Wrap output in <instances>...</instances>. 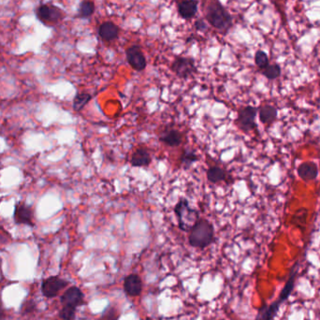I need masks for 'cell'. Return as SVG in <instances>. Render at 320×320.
Returning a JSON list of instances; mask_svg holds the SVG:
<instances>
[{"mask_svg":"<svg viewBox=\"0 0 320 320\" xmlns=\"http://www.w3.org/2000/svg\"><path fill=\"white\" fill-rule=\"evenodd\" d=\"M201 10L207 23L222 34H227L233 25V19L220 0H202Z\"/></svg>","mask_w":320,"mask_h":320,"instance_id":"6da1fadb","label":"cell"},{"mask_svg":"<svg viewBox=\"0 0 320 320\" xmlns=\"http://www.w3.org/2000/svg\"><path fill=\"white\" fill-rule=\"evenodd\" d=\"M215 239V228L205 218H200L189 231V245L194 248L204 249L211 246Z\"/></svg>","mask_w":320,"mask_h":320,"instance_id":"7a4b0ae2","label":"cell"},{"mask_svg":"<svg viewBox=\"0 0 320 320\" xmlns=\"http://www.w3.org/2000/svg\"><path fill=\"white\" fill-rule=\"evenodd\" d=\"M173 211L177 218L179 229L184 232H189L200 219V212L190 206L186 199L179 200Z\"/></svg>","mask_w":320,"mask_h":320,"instance_id":"3957f363","label":"cell"},{"mask_svg":"<svg viewBox=\"0 0 320 320\" xmlns=\"http://www.w3.org/2000/svg\"><path fill=\"white\" fill-rule=\"evenodd\" d=\"M36 13H37V17L40 22L48 26L58 24L65 17V12L60 8L55 5H48V4L40 5L37 9Z\"/></svg>","mask_w":320,"mask_h":320,"instance_id":"277c9868","label":"cell"},{"mask_svg":"<svg viewBox=\"0 0 320 320\" xmlns=\"http://www.w3.org/2000/svg\"><path fill=\"white\" fill-rule=\"evenodd\" d=\"M258 110L254 106H245L238 111V116L235 120L236 125L239 126L242 131L249 132L257 128L256 117Z\"/></svg>","mask_w":320,"mask_h":320,"instance_id":"5b68a950","label":"cell"},{"mask_svg":"<svg viewBox=\"0 0 320 320\" xmlns=\"http://www.w3.org/2000/svg\"><path fill=\"white\" fill-rule=\"evenodd\" d=\"M173 73L181 79H189L198 71L193 58L186 57H177L172 64Z\"/></svg>","mask_w":320,"mask_h":320,"instance_id":"8992f818","label":"cell"},{"mask_svg":"<svg viewBox=\"0 0 320 320\" xmlns=\"http://www.w3.org/2000/svg\"><path fill=\"white\" fill-rule=\"evenodd\" d=\"M69 285V281L65 280L59 276H50L42 282L41 293L44 297L52 299L57 297L60 291Z\"/></svg>","mask_w":320,"mask_h":320,"instance_id":"52a82bcc","label":"cell"},{"mask_svg":"<svg viewBox=\"0 0 320 320\" xmlns=\"http://www.w3.org/2000/svg\"><path fill=\"white\" fill-rule=\"evenodd\" d=\"M60 302L62 306H68L71 308L77 309L85 305V294L78 286H70L61 296Z\"/></svg>","mask_w":320,"mask_h":320,"instance_id":"ba28073f","label":"cell"},{"mask_svg":"<svg viewBox=\"0 0 320 320\" xmlns=\"http://www.w3.org/2000/svg\"><path fill=\"white\" fill-rule=\"evenodd\" d=\"M127 63L132 69L136 71H143L146 69L147 61L143 51L138 45H132L128 47L126 51Z\"/></svg>","mask_w":320,"mask_h":320,"instance_id":"9c48e42d","label":"cell"},{"mask_svg":"<svg viewBox=\"0 0 320 320\" xmlns=\"http://www.w3.org/2000/svg\"><path fill=\"white\" fill-rule=\"evenodd\" d=\"M13 218L15 223L20 225L34 226V214L30 206L25 204L23 201H19L15 205Z\"/></svg>","mask_w":320,"mask_h":320,"instance_id":"30bf717a","label":"cell"},{"mask_svg":"<svg viewBox=\"0 0 320 320\" xmlns=\"http://www.w3.org/2000/svg\"><path fill=\"white\" fill-rule=\"evenodd\" d=\"M183 133L174 127H168L162 129L158 134V140L170 147H176L183 143Z\"/></svg>","mask_w":320,"mask_h":320,"instance_id":"8fae6325","label":"cell"},{"mask_svg":"<svg viewBox=\"0 0 320 320\" xmlns=\"http://www.w3.org/2000/svg\"><path fill=\"white\" fill-rule=\"evenodd\" d=\"M124 291L128 297H138L143 291V280L136 274L126 275L124 279Z\"/></svg>","mask_w":320,"mask_h":320,"instance_id":"7c38bea8","label":"cell"},{"mask_svg":"<svg viewBox=\"0 0 320 320\" xmlns=\"http://www.w3.org/2000/svg\"><path fill=\"white\" fill-rule=\"evenodd\" d=\"M152 162V156L148 150L143 147L136 149L130 157V165L134 168H145Z\"/></svg>","mask_w":320,"mask_h":320,"instance_id":"4fadbf2b","label":"cell"},{"mask_svg":"<svg viewBox=\"0 0 320 320\" xmlns=\"http://www.w3.org/2000/svg\"><path fill=\"white\" fill-rule=\"evenodd\" d=\"M120 29L115 23L108 21L101 23L98 28V36L104 41H113L116 40L119 36Z\"/></svg>","mask_w":320,"mask_h":320,"instance_id":"5bb4252c","label":"cell"},{"mask_svg":"<svg viewBox=\"0 0 320 320\" xmlns=\"http://www.w3.org/2000/svg\"><path fill=\"white\" fill-rule=\"evenodd\" d=\"M198 0H183L178 3V13L184 20H190L198 12Z\"/></svg>","mask_w":320,"mask_h":320,"instance_id":"9a60e30c","label":"cell"},{"mask_svg":"<svg viewBox=\"0 0 320 320\" xmlns=\"http://www.w3.org/2000/svg\"><path fill=\"white\" fill-rule=\"evenodd\" d=\"M298 174L304 182H310L317 177L318 168L314 162H303L298 168Z\"/></svg>","mask_w":320,"mask_h":320,"instance_id":"2e32d148","label":"cell"},{"mask_svg":"<svg viewBox=\"0 0 320 320\" xmlns=\"http://www.w3.org/2000/svg\"><path fill=\"white\" fill-rule=\"evenodd\" d=\"M281 303L277 300L270 305L264 304L257 311L256 320H274L278 310L280 308Z\"/></svg>","mask_w":320,"mask_h":320,"instance_id":"e0dca14e","label":"cell"},{"mask_svg":"<svg viewBox=\"0 0 320 320\" xmlns=\"http://www.w3.org/2000/svg\"><path fill=\"white\" fill-rule=\"evenodd\" d=\"M278 115V111L275 106H272L269 104L263 105L258 110V115H259V120L261 121L263 124H272L274 123Z\"/></svg>","mask_w":320,"mask_h":320,"instance_id":"ac0fdd59","label":"cell"},{"mask_svg":"<svg viewBox=\"0 0 320 320\" xmlns=\"http://www.w3.org/2000/svg\"><path fill=\"white\" fill-rule=\"evenodd\" d=\"M206 177L210 183H218L227 181L228 173L221 167L211 166L206 172Z\"/></svg>","mask_w":320,"mask_h":320,"instance_id":"d6986e66","label":"cell"},{"mask_svg":"<svg viewBox=\"0 0 320 320\" xmlns=\"http://www.w3.org/2000/svg\"><path fill=\"white\" fill-rule=\"evenodd\" d=\"M197 161H199V155L190 149H184L180 156V163L183 170H189Z\"/></svg>","mask_w":320,"mask_h":320,"instance_id":"ffe728a7","label":"cell"},{"mask_svg":"<svg viewBox=\"0 0 320 320\" xmlns=\"http://www.w3.org/2000/svg\"><path fill=\"white\" fill-rule=\"evenodd\" d=\"M296 272H297V270H296V265H295V266L292 268L291 274H290V276H289V279L286 282L285 287H284L283 290L281 291L280 296L278 298V301H279L280 303L285 302L286 299L290 296V294H291L292 291H293V288H294V286H295Z\"/></svg>","mask_w":320,"mask_h":320,"instance_id":"44dd1931","label":"cell"},{"mask_svg":"<svg viewBox=\"0 0 320 320\" xmlns=\"http://www.w3.org/2000/svg\"><path fill=\"white\" fill-rule=\"evenodd\" d=\"M92 96L88 93H78L74 98L72 107L75 112H81L91 100Z\"/></svg>","mask_w":320,"mask_h":320,"instance_id":"7402d4cb","label":"cell"},{"mask_svg":"<svg viewBox=\"0 0 320 320\" xmlns=\"http://www.w3.org/2000/svg\"><path fill=\"white\" fill-rule=\"evenodd\" d=\"M95 3L91 0H84L79 7V12H78V17L86 19V18L91 17L92 15L95 13Z\"/></svg>","mask_w":320,"mask_h":320,"instance_id":"603a6c76","label":"cell"},{"mask_svg":"<svg viewBox=\"0 0 320 320\" xmlns=\"http://www.w3.org/2000/svg\"><path fill=\"white\" fill-rule=\"evenodd\" d=\"M262 74L269 80H275L281 75V68L279 65L274 64L267 66L265 69H262Z\"/></svg>","mask_w":320,"mask_h":320,"instance_id":"cb8c5ba5","label":"cell"},{"mask_svg":"<svg viewBox=\"0 0 320 320\" xmlns=\"http://www.w3.org/2000/svg\"><path fill=\"white\" fill-rule=\"evenodd\" d=\"M255 63L261 70L269 66V58L267 54L261 50H258L255 55Z\"/></svg>","mask_w":320,"mask_h":320,"instance_id":"d4e9b609","label":"cell"},{"mask_svg":"<svg viewBox=\"0 0 320 320\" xmlns=\"http://www.w3.org/2000/svg\"><path fill=\"white\" fill-rule=\"evenodd\" d=\"M77 309L68 306H62L59 312V318L61 320H75Z\"/></svg>","mask_w":320,"mask_h":320,"instance_id":"484cf974","label":"cell"},{"mask_svg":"<svg viewBox=\"0 0 320 320\" xmlns=\"http://www.w3.org/2000/svg\"><path fill=\"white\" fill-rule=\"evenodd\" d=\"M37 309V304L35 303L34 301L32 300H29L26 302L23 303L22 305V313L23 314H31V313H34Z\"/></svg>","mask_w":320,"mask_h":320,"instance_id":"4316f807","label":"cell"},{"mask_svg":"<svg viewBox=\"0 0 320 320\" xmlns=\"http://www.w3.org/2000/svg\"><path fill=\"white\" fill-rule=\"evenodd\" d=\"M195 28L197 30H204L206 29V23L202 20H198L195 23Z\"/></svg>","mask_w":320,"mask_h":320,"instance_id":"83f0119b","label":"cell"},{"mask_svg":"<svg viewBox=\"0 0 320 320\" xmlns=\"http://www.w3.org/2000/svg\"><path fill=\"white\" fill-rule=\"evenodd\" d=\"M5 317V312L4 309L2 308V306L0 305V320L3 319Z\"/></svg>","mask_w":320,"mask_h":320,"instance_id":"f1b7e54d","label":"cell"},{"mask_svg":"<svg viewBox=\"0 0 320 320\" xmlns=\"http://www.w3.org/2000/svg\"><path fill=\"white\" fill-rule=\"evenodd\" d=\"M175 1H176V2H178V3H179V2H182V1H183V0H175Z\"/></svg>","mask_w":320,"mask_h":320,"instance_id":"f546056e","label":"cell"}]
</instances>
